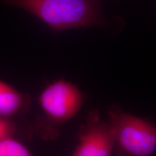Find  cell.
<instances>
[{"label": "cell", "mask_w": 156, "mask_h": 156, "mask_svg": "<svg viewBox=\"0 0 156 156\" xmlns=\"http://www.w3.org/2000/svg\"><path fill=\"white\" fill-rule=\"evenodd\" d=\"M38 17L54 33L106 23L101 0H3Z\"/></svg>", "instance_id": "6da1fadb"}, {"label": "cell", "mask_w": 156, "mask_h": 156, "mask_svg": "<svg viewBox=\"0 0 156 156\" xmlns=\"http://www.w3.org/2000/svg\"><path fill=\"white\" fill-rule=\"evenodd\" d=\"M116 156H151L156 150V127L150 121L124 112L119 105L107 111Z\"/></svg>", "instance_id": "7a4b0ae2"}, {"label": "cell", "mask_w": 156, "mask_h": 156, "mask_svg": "<svg viewBox=\"0 0 156 156\" xmlns=\"http://www.w3.org/2000/svg\"><path fill=\"white\" fill-rule=\"evenodd\" d=\"M38 101L46 121L45 126H57L65 124L80 110L85 95L77 85L64 79L50 83L43 89Z\"/></svg>", "instance_id": "3957f363"}, {"label": "cell", "mask_w": 156, "mask_h": 156, "mask_svg": "<svg viewBox=\"0 0 156 156\" xmlns=\"http://www.w3.org/2000/svg\"><path fill=\"white\" fill-rule=\"evenodd\" d=\"M77 145L73 156H112L114 140L112 127L101 118L98 110H92L77 134Z\"/></svg>", "instance_id": "277c9868"}, {"label": "cell", "mask_w": 156, "mask_h": 156, "mask_svg": "<svg viewBox=\"0 0 156 156\" xmlns=\"http://www.w3.org/2000/svg\"><path fill=\"white\" fill-rule=\"evenodd\" d=\"M30 97L0 80V116L11 119L27 108Z\"/></svg>", "instance_id": "5b68a950"}, {"label": "cell", "mask_w": 156, "mask_h": 156, "mask_svg": "<svg viewBox=\"0 0 156 156\" xmlns=\"http://www.w3.org/2000/svg\"><path fill=\"white\" fill-rule=\"evenodd\" d=\"M0 156H34V155L22 142L11 135L0 140Z\"/></svg>", "instance_id": "8992f818"}, {"label": "cell", "mask_w": 156, "mask_h": 156, "mask_svg": "<svg viewBox=\"0 0 156 156\" xmlns=\"http://www.w3.org/2000/svg\"><path fill=\"white\" fill-rule=\"evenodd\" d=\"M15 132V126L11 119L0 116V140L6 136L13 135Z\"/></svg>", "instance_id": "52a82bcc"}]
</instances>
